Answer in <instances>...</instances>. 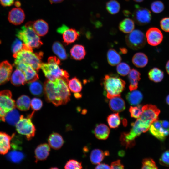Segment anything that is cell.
I'll list each match as a JSON object with an SVG mask.
<instances>
[{"label":"cell","instance_id":"obj_1","mask_svg":"<svg viewBox=\"0 0 169 169\" xmlns=\"http://www.w3.org/2000/svg\"><path fill=\"white\" fill-rule=\"evenodd\" d=\"M102 84L105 95L109 99L120 96L125 85L124 80L117 75L113 74L105 75L103 78Z\"/></svg>","mask_w":169,"mask_h":169},{"label":"cell","instance_id":"obj_2","mask_svg":"<svg viewBox=\"0 0 169 169\" xmlns=\"http://www.w3.org/2000/svg\"><path fill=\"white\" fill-rule=\"evenodd\" d=\"M131 128L127 133H122L120 137L121 144L126 148H131L135 144V139L142 133L146 132L149 127L139 118L131 124Z\"/></svg>","mask_w":169,"mask_h":169},{"label":"cell","instance_id":"obj_3","mask_svg":"<svg viewBox=\"0 0 169 169\" xmlns=\"http://www.w3.org/2000/svg\"><path fill=\"white\" fill-rule=\"evenodd\" d=\"M32 23V22H28L20 29H18L16 36L28 47L32 49L38 48L43 44V43L33 28Z\"/></svg>","mask_w":169,"mask_h":169},{"label":"cell","instance_id":"obj_4","mask_svg":"<svg viewBox=\"0 0 169 169\" xmlns=\"http://www.w3.org/2000/svg\"><path fill=\"white\" fill-rule=\"evenodd\" d=\"M43 56L42 52L34 53L33 51L23 49L13 55L15 58L14 63L22 62L28 64L37 72L40 68Z\"/></svg>","mask_w":169,"mask_h":169},{"label":"cell","instance_id":"obj_5","mask_svg":"<svg viewBox=\"0 0 169 169\" xmlns=\"http://www.w3.org/2000/svg\"><path fill=\"white\" fill-rule=\"evenodd\" d=\"M59 65L54 63H42L40 68L48 79L54 81L57 79L60 78L67 83L69 74L66 71L61 69Z\"/></svg>","mask_w":169,"mask_h":169},{"label":"cell","instance_id":"obj_6","mask_svg":"<svg viewBox=\"0 0 169 169\" xmlns=\"http://www.w3.org/2000/svg\"><path fill=\"white\" fill-rule=\"evenodd\" d=\"M34 112L33 111L26 117L21 115L15 125L17 131L19 134L25 136L28 140H31L35 134V127L31 120Z\"/></svg>","mask_w":169,"mask_h":169},{"label":"cell","instance_id":"obj_7","mask_svg":"<svg viewBox=\"0 0 169 169\" xmlns=\"http://www.w3.org/2000/svg\"><path fill=\"white\" fill-rule=\"evenodd\" d=\"M14 100L12 98V94L9 90H5L0 92V120L5 122L6 114L15 108Z\"/></svg>","mask_w":169,"mask_h":169},{"label":"cell","instance_id":"obj_8","mask_svg":"<svg viewBox=\"0 0 169 169\" xmlns=\"http://www.w3.org/2000/svg\"><path fill=\"white\" fill-rule=\"evenodd\" d=\"M149 130L151 134L163 141L169 135V122L157 120L151 124Z\"/></svg>","mask_w":169,"mask_h":169},{"label":"cell","instance_id":"obj_9","mask_svg":"<svg viewBox=\"0 0 169 169\" xmlns=\"http://www.w3.org/2000/svg\"><path fill=\"white\" fill-rule=\"evenodd\" d=\"M146 40L144 33L138 29L133 30L125 38L127 46L133 50H138L143 47L146 43Z\"/></svg>","mask_w":169,"mask_h":169},{"label":"cell","instance_id":"obj_10","mask_svg":"<svg viewBox=\"0 0 169 169\" xmlns=\"http://www.w3.org/2000/svg\"><path fill=\"white\" fill-rule=\"evenodd\" d=\"M57 96L62 105H66L70 100V93L67 82L63 79H57L54 81Z\"/></svg>","mask_w":169,"mask_h":169},{"label":"cell","instance_id":"obj_11","mask_svg":"<svg viewBox=\"0 0 169 169\" xmlns=\"http://www.w3.org/2000/svg\"><path fill=\"white\" fill-rule=\"evenodd\" d=\"M142 109V113L139 118L149 126L158 119L160 111L156 106L147 104L143 105Z\"/></svg>","mask_w":169,"mask_h":169},{"label":"cell","instance_id":"obj_12","mask_svg":"<svg viewBox=\"0 0 169 169\" xmlns=\"http://www.w3.org/2000/svg\"><path fill=\"white\" fill-rule=\"evenodd\" d=\"M132 17L136 24L143 25L150 23L151 16V12L147 8L136 5Z\"/></svg>","mask_w":169,"mask_h":169},{"label":"cell","instance_id":"obj_13","mask_svg":"<svg viewBox=\"0 0 169 169\" xmlns=\"http://www.w3.org/2000/svg\"><path fill=\"white\" fill-rule=\"evenodd\" d=\"M14 65L16 69L20 70L23 72L26 83H29L38 79L37 71L31 65L22 62L14 63Z\"/></svg>","mask_w":169,"mask_h":169},{"label":"cell","instance_id":"obj_14","mask_svg":"<svg viewBox=\"0 0 169 169\" xmlns=\"http://www.w3.org/2000/svg\"><path fill=\"white\" fill-rule=\"evenodd\" d=\"M146 37L148 43L153 46L159 45L163 39V35L158 28L152 27L149 28L146 33Z\"/></svg>","mask_w":169,"mask_h":169},{"label":"cell","instance_id":"obj_15","mask_svg":"<svg viewBox=\"0 0 169 169\" xmlns=\"http://www.w3.org/2000/svg\"><path fill=\"white\" fill-rule=\"evenodd\" d=\"M25 18L23 10L20 8H12L9 12L8 19L9 22L14 25L22 24Z\"/></svg>","mask_w":169,"mask_h":169},{"label":"cell","instance_id":"obj_16","mask_svg":"<svg viewBox=\"0 0 169 169\" xmlns=\"http://www.w3.org/2000/svg\"><path fill=\"white\" fill-rule=\"evenodd\" d=\"M12 70V66L8 61L0 63V85L10 80Z\"/></svg>","mask_w":169,"mask_h":169},{"label":"cell","instance_id":"obj_17","mask_svg":"<svg viewBox=\"0 0 169 169\" xmlns=\"http://www.w3.org/2000/svg\"><path fill=\"white\" fill-rule=\"evenodd\" d=\"M50 149L47 143H44L38 145L34 151L36 162L45 160L49 155Z\"/></svg>","mask_w":169,"mask_h":169},{"label":"cell","instance_id":"obj_18","mask_svg":"<svg viewBox=\"0 0 169 169\" xmlns=\"http://www.w3.org/2000/svg\"><path fill=\"white\" fill-rule=\"evenodd\" d=\"M11 137L6 133L0 132V154H6L11 148Z\"/></svg>","mask_w":169,"mask_h":169},{"label":"cell","instance_id":"obj_19","mask_svg":"<svg viewBox=\"0 0 169 169\" xmlns=\"http://www.w3.org/2000/svg\"><path fill=\"white\" fill-rule=\"evenodd\" d=\"M109 105L112 111L117 113L122 112L125 108V101L120 96L115 97L110 99Z\"/></svg>","mask_w":169,"mask_h":169},{"label":"cell","instance_id":"obj_20","mask_svg":"<svg viewBox=\"0 0 169 169\" xmlns=\"http://www.w3.org/2000/svg\"><path fill=\"white\" fill-rule=\"evenodd\" d=\"M32 26L33 30L38 36H44L48 31V24L43 19H38L32 22Z\"/></svg>","mask_w":169,"mask_h":169},{"label":"cell","instance_id":"obj_21","mask_svg":"<svg viewBox=\"0 0 169 169\" xmlns=\"http://www.w3.org/2000/svg\"><path fill=\"white\" fill-rule=\"evenodd\" d=\"M48 141L49 146L56 150L61 148L64 143L62 136L56 132L53 133L49 136Z\"/></svg>","mask_w":169,"mask_h":169},{"label":"cell","instance_id":"obj_22","mask_svg":"<svg viewBox=\"0 0 169 169\" xmlns=\"http://www.w3.org/2000/svg\"><path fill=\"white\" fill-rule=\"evenodd\" d=\"M141 74L137 70L133 69L128 74V79L129 82V89L130 91L135 90L138 87V81L141 79Z\"/></svg>","mask_w":169,"mask_h":169},{"label":"cell","instance_id":"obj_23","mask_svg":"<svg viewBox=\"0 0 169 169\" xmlns=\"http://www.w3.org/2000/svg\"><path fill=\"white\" fill-rule=\"evenodd\" d=\"M62 34L63 42L66 45L74 42L79 36V33L75 29L69 28L65 30Z\"/></svg>","mask_w":169,"mask_h":169},{"label":"cell","instance_id":"obj_24","mask_svg":"<svg viewBox=\"0 0 169 169\" xmlns=\"http://www.w3.org/2000/svg\"><path fill=\"white\" fill-rule=\"evenodd\" d=\"M10 79L12 84L15 86L23 85L26 83L24 73L18 69H16L11 75Z\"/></svg>","mask_w":169,"mask_h":169},{"label":"cell","instance_id":"obj_25","mask_svg":"<svg viewBox=\"0 0 169 169\" xmlns=\"http://www.w3.org/2000/svg\"><path fill=\"white\" fill-rule=\"evenodd\" d=\"M94 132L95 136L98 139L105 140L108 138L110 133V130L105 124H100L96 126Z\"/></svg>","mask_w":169,"mask_h":169},{"label":"cell","instance_id":"obj_26","mask_svg":"<svg viewBox=\"0 0 169 169\" xmlns=\"http://www.w3.org/2000/svg\"><path fill=\"white\" fill-rule=\"evenodd\" d=\"M71 57L72 58L77 60H81L85 57L86 52L84 47L80 44H75L74 45L70 50Z\"/></svg>","mask_w":169,"mask_h":169},{"label":"cell","instance_id":"obj_27","mask_svg":"<svg viewBox=\"0 0 169 169\" xmlns=\"http://www.w3.org/2000/svg\"><path fill=\"white\" fill-rule=\"evenodd\" d=\"M109 155L107 151L104 152L99 149H95L91 152L90 159L91 162L93 164H98L104 159L105 156Z\"/></svg>","mask_w":169,"mask_h":169},{"label":"cell","instance_id":"obj_28","mask_svg":"<svg viewBox=\"0 0 169 169\" xmlns=\"http://www.w3.org/2000/svg\"><path fill=\"white\" fill-rule=\"evenodd\" d=\"M126 98L131 105H139L142 100L143 96L140 91L135 90L127 93Z\"/></svg>","mask_w":169,"mask_h":169},{"label":"cell","instance_id":"obj_29","mask_svg":"<svg viewBox=\"0 0 169 169\" xmlns=\"http://www.w3.org/2000/svg\"><path fill=\"white\" fill-rule=\"evenodd\" d=\"M132 61L133 64L136 67L143 68L147 64L148 60L147 56L145 54L138 52L134 55Z\"/></svg>","mask_w":169,"mask_h":169},{"label":"cell","instance_id":"obj_30","mask_svg":"<svg viewBox=\"0 0 169 169\" xmlns=\"http://www.w3.org/2000/svg\"><path fill=\"white\" fill-rule=\"evenodd\" d=\"M31 100L30 97L26 95H22L19 97L15 103L16 107L22 111L28 110L30 106Z\"/></svg>","mask_w":169,"mask_h":169},{"label":"cell","instance_id":"obj_31","mask_svg":"<svg viewBox=\"0 0 169 169\" xmlns=\"http://www.w3.org/2000/svg\"><path fill=\"white\" fill-rule=\"evenodd\" d=\"M28 84L29 90L32 95L39 97L43 95L44 87L41 82L37 80Z\"/></svg>","mask_w":169,"mask_h":169},{"label":"cell","instance_id":"obj_32","mask_svg":"<svg viewBox=\"0 0 169 169\" xmlns=\"http://www.w3.org/2000/svg\"><path fill=\"white\" fill-rule=\"evenodd\" d=\"M53 52L61 60H65L68 58V55L63 45L59 41L54 43L52 46Z\"/></svg>","mask_w":169,"mask_h":169},{"label":"cell","instance_id":"obj_33","mask_svg":"<svg viewBox=\"0 0 169 169\" xmlns=\"http://www.w3.org/2000/svg\"><path fill=\"white\" fill-rule=\"evenodd\" d=\"M107 58L109 64L112 66L118 64L121 60L120 55L113 49H110L108 51Z\"/></svg>","mask_w":169,"mask_h":169},{"label":"cell","instance_id":"obj_34","mask_svg":"<svg viewBox=\"0 0 169 169\" xmlns=\"http://www.w3.org/2000/svg\"><path fill=\"white\" fill-rule=\"evenodd\" d=\"M134 28V21L129 18H126L122 20L119 25L120 30L125 33H131L133 30Z\"/></svg>","mask_w":169,"mask_h":169},{"label":"cell","instance_id":"obj_35","mask_svg":"<svg viewBox=\"0 0 169 169\" xmlns=\"http://www.w3.org/2000/svg\"><path fill=\"white\" fill-rule=\"evenodd\" d=\"M148 76L150 79L155 83L161 82L164 77L163 72L156 67L151 69L148 73Z\"/></svg>","mask_w":169,"mask_h":169},{"label":"cell","instance_id":"obj_36","mask_svg":"<svg viewBox=\"0 0 169 169\" xmlns=\"http://www.w3.org/2000/svg\"><path fill=\"white\" fill-rule=\"evenodd\" d=\"M20 115L15 108L8 112L5 117V121L11 125H16L19 120Z\"/></svg>","mask_w":169,"mask_h":169},{"label":"cell","instance_id":"obj_37","mask_svg":"<svg viewBox=\"0 0 169 169\" xmlns=\"http://www.w3.org/2000/svg\"><path fill=\"white\" fill-rule=\"evenodd\" d=\"M67 84L69 90L72 92L79 93L81 91L82 86L81 82L76 77L72 78L68 80Z\"/></svg>","mask_w":169,"mask_h":169},{"label":"cell","instance_id":"obj_38","mask_svg":"<svg viewBox=\"0 0 169 169\" xmlns=\"http://www.w3.org/2000/svg\"><path fill=\"white\" fill-rule=\"evenodd\" d=\"M8 159L14 163L21 162L24 158L25 155L23 152L14 149L9 152L7 156Z\"/></svg>","mask_w":169,"mask_h":169},{"label":"cell","instance_id":"obj_39","mask_svg":"<svg viewBox=\"0 0 169 169\" xmlns=\"http://www.w3.org/2000/svg\"><path fill=\"white\" fill-rule=\"evenodd\" d=\"M106 9L110 13L115 14L119 12L120 9L119 3L115 0H110L106 5Z\"/></svg>","mask_w":169,"mask_h":169},{"label":"cell","instance_id":"obj_40","mask_svg":"<svg viewBox=\"0 0 169 169\" xmlns=\"http://www.w3.org/2000/svg\"><path fill=\"white\" fill-rule=\"evenodd\" d=\"M107 120L111 128H116L120 124V118L118 113L110 115L108 116Z\"/></svg>","mask_w":169,"mask_h":169},{"label":"cell","instance_id":"obj_41","mask_svg":"<svg viewBox=\"0 0 169 169\" xmlns=\"http://www.w3.org/2000/svg\"><path fill=\"white\" fill-rule=\"evenodd\" d=\"M131 70L129 65L125 62H121L118 64L116 67L117 73L122 76H125L128 74Z\"/></svg>","mask_w":169,"mask_h":169},{"label":"cell","instance_id":"obj_42","mask_svg":"<svg viewBox=\"0 0 169 169\" xmlns=\"http://www.w3.org/2000/svg\"><path fill=\"white\" fill-rule=\"evenodd\" d=\"M82 163L77 160L71 159L68 161L66 163L64 169H82Z\"/></svg>","mask_w":169,"mask_h":169},{"label":"cell","instance_id":"obj_43","mask_svg":"<svg viewBox=\"0 0 169 169\" xmlns=\"http://www.w3.org/2000/svg\"><path fill=\"white\" fill-rule=\"evenodd\" d=\"M142 107L141 105H139L137 106H131L129 111L131 116L137 119L140 118L142 113Z\"/></svg>","mask_w":169,"mask_h":169},{"label":"cell","instance_id":"obj_44","mask_svg":"<svg viewBox=\"0 0 169 169\" xmlns=\"http://www.w3.org/2000/svg\"><path fill=\"white\" fill-rule=\"evenodd\" d=\"M24 44L18 38H16L11 46V50L13 54H15L23 49Z\"/></svg>","mask_w":169,"mask_h":169},{"label":"cell","instance_id":"obj_45","mask_svg":"<svg viewBox=\"0 0 169 169\" xmlns=\"http://www.w3.org/2000/svg\"><path fill=\"white\" fill-rule=\"evenodd\" d=\"M141 169H158V168L152 159L146 158L143 160Z\"/></svg>","mask_w":169,"mask_h":169},{"label":"cell","instance_id":"obj_46","mask_svg":"<svg viewBox=\"0 0 169 169\" xmlns=\"http://www.w3.org/2000/svg\"><path fill=\"white\" fill-rule=\"evenodd\" d=\"M151 8L152 11L156 13L162 12L164 10V7L163 3L160 1H156L151 4Z\"/></svg>","mask_w":169,"mask_h":169},{"label":"cell","instance_id":"obj_47","mask_svg":"<svg viewBox=\"0 0 169 169\" xmlns=\"http://www.w3.org/2000/svg\"><path fill=\"white\" fill-rule=\"evenodd\" d=\"M43 105V102L39 98H34L31 100L30 106L34 111L40 110Z\"/></svg>","mask_w":169,"mask_h":169},{"label":"cell","instance_id":"obj_48","mask_svg":"<svg viewBox=\"0 0 169 169\" xmlns=\"http://www.w3.org/2000/svg\"><path fill=\"white\" fill-rule=\"evenodd\" d=\"M160 164L164 166L169 167V150L164 152L159 159Z\"/></svg>","mask_w":169,"mask_h":169},{"label":"cell","instance_id":"obj_49","mask_svg":"<svg viewBox=\"0 0 169 169\" xmlns=\"http://www.w3.org/2000/svg\"><path fill=\"white\" fill-rule=\"evenodd\" d=\"M161 29L165 32H169V17L163 18L160 21Z\"/></svg>","mask_w":169,"mask_h":169},{"label":"cell","instance_id":"obj_50","mask_svg":"<svg viewBox=\"0 0 169 169\" xmlns=\"http://www.w3.org/2000/svg\"><path fill=\"white\" fill-rule=\"evenodd\" d=\"M111 169H124L123 165L120 160L112 162L110 166Z\"/></svg>","mask_w":169,"mask_h":169},{"label":"cell","instance_id":"obj_51","mask_svg":"<svg viewBox=\"0 0 169 169\" xmlns=\"http://www.w3.org/2000/svg\"><path fill=\"white\" fill-rule=\"evenodd\" d=\"M15 0H0L1 4L3 7H9L12 5Z\"/></svg>","mask_w":169,"mask_h":169},{"label":"cell","instance_id":"obj_52","mask_svg":"<svg viewBox=\"0 0 169 169\" xmlns=\"http://www.w3.org/2000/svg\"><path fill=\"white\" fill-rule=\"evenodd\" d=\"M48 63H54L60 64V60L56 57L55 56H51L48 58Z\"/></svg>","mask_w":169,"mask_h":169},{"label":"cell","instance_id":"obj_53","mask_svg":"<svg viewBox=\"0 0 169 169\" xmlns=\"http://www.w3.org/2000/svg\"><path fill=\"white\" fill-rule=\"evenodd\" d=\"M95 169H111V168L108 164L100 163L95 167Z\"/></svg>","mask_w":169,"mask_h":169},{"label":"cell","instance_id":"obj_54","mask_svg":"<svg viewBox=\"0 0 169 169\" xmlns=\"http://www.w3.org/2000/svg\"><path fill=\"white\" fill-rule=\"evenodd\" d=\"M68 28L66 25H63L57 29V32L59 33L62 34L64 31Z\"/></svg>","mask_w":169,"mask_h":169},{"label":"cell","instance_id":"obj_55","mask_svg":"<svg viewBox=\"0 0 169 169\" xmlns=\"http://www.w3.org/2000/svg\"><path fill=\"white\" fill-rule=\"evenodd\" d=\"M51 3H60L62 2L64 0H49Z\"/></svg>","mask_w":169,"mask_h":169},{"label":"cell","instance_id":"obj_56","mask_svg":"<svg viewBox=\"0 0 169 169\" xmlns=\"http://www.w3.org/2000/svg\"><path fill=\"white\" fill-rule=\"evenodd\" d=\"M14 3L16 8H19L21 5V3L19 1H16Z\"/></svg>","mask_w":169,"mask_h":169},{"label":"cell","instance_id":"obj_57","mask_svg":"<svg viewBox=\"0 0 169 169\" xmlns=\"http://www.w3.org/2000/svg\"><path fill=\"white\" fill-rule=\"evenodd\" d=\"M120 52L123 54H125L127 52V49L124 48H120Z\"/></svg>","mask_w":169,"mask_h":169},{"label":"cell","instance_id":"obj_58","mask_svg":"<svg viewBox=\"0 0 169 169\" xmlns=\"http://www.w3.org/2000/svg\"><path fill=\"white\" fill-rule=\"evenodd\" d=\"M166 69L167 73L169 75V60L168 61L166 65Z\"/></svg>","mask_w":169,"mask_h":169},{"label":"cell","instance_id":"obj_59","mask_svg":"<svg viewBox=\"0 0 169 169\" xmlns=\"http://www.w3.org/2000/svg\"><path fill=\"white\" fill-rule=\"evenodd\" d=\"M74 95L75 97L77 99L80 98L82 97V95L80 93H74Z\"/></svg>","mask_w":169,"mask_h":169},{"label":"cell","instance_id":"obj_60","mask_svg":"<svg viewBox=\"0 0 169 169\" xmlns=\"http://www.w3.org/2000/svg\"><path fill=\"white\" fill-rule=\"evenodd\" d=\"M166 102L167 104L169 105V95H168L166 99Z\"/></svg>","mask_w":169,"mask_h":169},{"label":"cell","instance_id":"obj_61","mask_svg":"<svg viewBox=\"0 0 169 169\" xmlns=\"http://www.w3.org/2000/svg\"><path fill=\"white\" fill-rule=\"evenodd\" d=\"M133 0L137 2H141L143 1L144 0Z\"/></svg>","mask_w":169,"mask_h":169},{"label":"cell","instance_id":"obj_62","mask_svg":"<svg viewBox=\"0 0 169 169\" xmlns=\"http://www.w3.org/2000/svg\"><path fill=\"white\" fill-rule=\"evenodd\" d=\"M49 169H59L58 168L56 167H53L51 168H50Z\"/></svg>","mask_w":169,"mask_h":169},{"label":"cell","instance_id":"obj_63","mask_svg":"<svg viewBox=\"0 0 169 169\" xmlns=\"http://www.w3.org/2000/svg\"><path fill=\"white\" fill-rule=\"evenodd\" d=\"M1 40H0V44H1Z\"/></svg>","mask_w":169,"mask_h":169},{"label":"cell","instance_id":"obj_64","mask_svg":"<svg viewBox=\"0 0 169 169\" xmlns=\"http://www.w3.org/2000/svg\"></svg>","mask_w":169,"mask_h":169}]
</instances>
